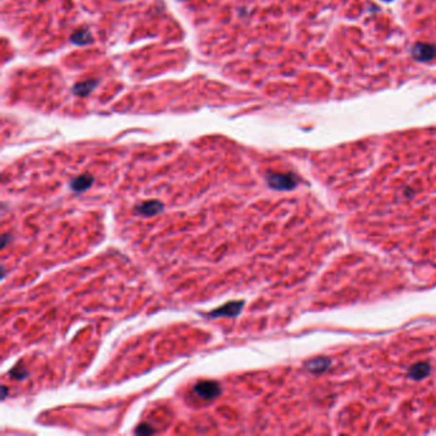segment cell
Returning a JSON list of instances; mask_svg holds the SVG:
<instances>
[{
  "label": "cell",
  "instance_id": "cell-1",
  "mask_svg": "<svg viewBox=\"0 0 436 436\" xmlns=\"http://www.w3.org/2000/svg\"><path fill=\"white\" fill-rule=\"evenodd\" d=\"M412 55L418 62H430L436 56V46L433 44L417 42L412 48Z\"/></svg>",
  "mask_w": 436,
  "mask_h": 436
},
{
  "label": "cell",
  "instance_id": "cell-2",
  "mask_svg": "<svg viewBox=\"0 0 436 436\" xmlns=\"http://www.w3.org/2000/svg\"><path fill=\"white\" fill-rule=\"evenodd\" d=\"M195 392L200 398L214 399L217 395L220 394L221 389H220V385L215 382H200L195 386Z\"/></svg>",
  "mask_w": 436,
  "mask_h": 436
},
{
  "label": "cell",
  "instance_id": "cell-3",
  "mask_svg": "<svg viewBox=\"0 0 436 436\" xmlns=\"http://www.w3.org/2000/svg\"><path fill=\"white\" fill-rule=\"evenodd\" d=\"M269 183L272 187L278 189H287L292 188L294 185V181H293L292 175L287 174H272L269 177Z\"/></svg>",
  "mask_w": 436,
  "mask_h": 436
},
{
  "label": "cell",
  "instance_id": "cell-4",
  "mask_svg": "<svg viewBox=\"0 0 436 436\" xmlns=\"http://www.w3.org/2000/svg\"><path fill=\"white\" fill-rule=\"evenodd\" d=\"M162 207L163 205L158 201H150V202L141 203L140 206H137L136 213L142 215V217H152L155 214H158L162 210Z\"/></svg>",
  "mask_w": 436,
  "mask_h": 436
},
{
  "label": "cell",
  "instance_id": "cell-5",
  "mask_svg": "<svg viewBox=\"0 0 436 436\" xmlns=\"http://www.w3.org/2000/svg\"><path fill=\"white\" fill-rule=\"evenodd\" d=\"M99 81L97 79H89L82 83H78L73 87V92L76 93L77 96H87L95 87L97 86Z\"/></svg>",
  "mask_w": 436,
  "mask_h": 436
},
{
  "label": "cell",
  "instance_id": "cell-6",
  "mask_svg": "<svg viewBox=\"0 0 436 436\" xmlns=\"http://www.w3.org/2000/svg\"><path fill=\"white\" fill-rule=\"evenodd\" d=\"M92 184V178L90 175H81L78 178H76L71 183V187H72L76 192H81V191H85Z\"/></svg>",
  "mask_w": 436,
  "mask_h": 436
},
{
  "label": "cell",
  "instance_id": "cell-7",
  "mask_svg": "<svg viewBox=\"0 0 436 436\" xmlns=\"http://www.w3.org/2000/svg\"><path fill=\"white\" fill-rule=\"evenodd\" d=\"M242 309V303H229V305L224 306L220 309H218L217 312H214V316H220V315H227V316H234L237 315V312H239V309Z\"/></svg>",
  "mask_w": 436,
  "mask_h": 436
},
{
  "label": "cell",
  "instance_id": "cell-8",
  "mask_svg": "<svg viewBox=\"0 0 436 436\" xmlns=\"http://www.w3.org/2000/svg\"><path fill=\"white\" fill-rule=\"evenodd\" d=\"M91 40H92V37H91V35L87 30H78L71 37V41L76 45H86L91 42Z\"/></svg>",
  "mask_w": 436,
  "mask_h": 436
},
{
  "label": "cell",
  "instance_id": "cell-9",
  "mask_svg": "<svg viewBox=\"0 0 436 436\" xmlns=\"http://www.w3.org/2000/svg\"><path fill=\"white\" fill-rule=\"evenodd\" d=\"M384 1H392V0H384Z\"/></svg>",
  "mask_w": 436,
  "mask_h": 436
}]
</instances>
